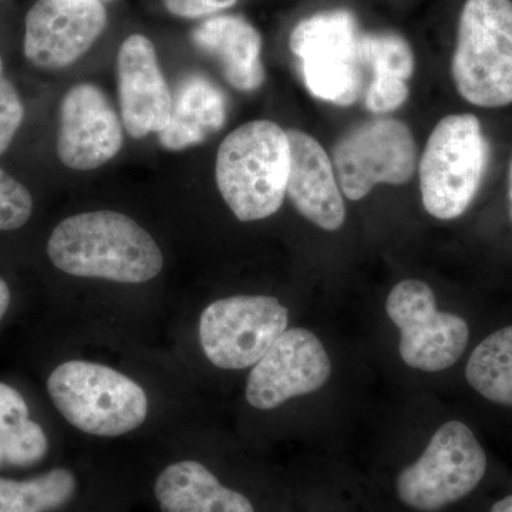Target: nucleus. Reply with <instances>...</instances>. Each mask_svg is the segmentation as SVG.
Segmentation results:
<instances>
[{"instance_id":"obj_1","label":"nucleus","mask_w":512,"mask_h":512,"mask_svg":"<svg viewBox=\"0 0 512 512\" xmlns=\"http://www.w3.org/2000/svg\"><path fill=\"white\" fill-rule=\"evenodd\" d=\"M47 255L66 274L120 284L151 281L164 266L163 252L146 229L113 211L66 218L50 235Z\"/></svg>"},{"instance_id":"obj_2","label":"nucleus","mask_w":512,"mask_h":512,"mask_svg":"<svg viewBox=\"0 0 512 512\" xmlns=\"http://www.w3.org/2000/svg\"><path fill=\"white\" fill-rule=\"evenodd\" d=\"M289 170L288 134L269 120L249 121L229 133L215 164L218 190L242 222L265 220L279 211Z\"/></svg>"},{"instance_id":"obj_3","label":"nucleus","mask_w":512,"mask_h":512,"mask_svg":"<svg viewBox=\"0 0 512 512\" xmlns=\"http://www.w3.org/2000/svg\"><path fill=\"white\" fill-rule=\"evenodd\" d=\"M451 74L457 92L473 106L512 103V0H466Z\"/></svg>"},{"instance_id":"obj_4","label":"nucleus","mask_w":512,"mask_h":512,"mask_svg":"<svg viewBox=\"0 0 512 512\" xmlns=\"http://www.w3.org/2000/svg\"><path fill=\"white\" fill-rule=\"evenodd\" d=\"M47 392L64 419L93 436H123L147 419L148 399L143 387L99 363H62L49 376Z\"/></svg>"},{"instance_id":"obj_5","label":"nucleus","mask_w":512,"mask_h":512,"mask_svg":"<svg viewBox=\"0 0 512 512\" xmlns=\"http://www.w3.org/2000/svg\"><path fill=\"white\" fill-rule=\"evenodd\" d=\"M488 163V144L473 114H450L430 134L419 164L421 201L431 217L460 218L473 204Z\"/></svg>"},{"instance_id":"obj_6","label":"nucleus","mask_w":512,"mask_h":512,"mask_svg":"<svg viewBox=\"0 0 512 512\" xmlns=\"http://www.w3.org/2000/svg\"><path fill=\"white\" fill-rule=\"evenodd\" d=\"M487 467V454L473 430L463 421H447L397 476L396 494L410 510L439 512L473 493Z\"/></svg>"},{"instance_id":"obj_7","label":"nucleus","mask_w":512,"mask_h":512,"mask_svg":"<svg viewBox=\"0 0 512 512\" xmlns=\"http://www.w3.org/2000/svg\"><path fill=\"white\" fill-rule=\"evenodd\" d=\"M359 28L349 10L316 13L293 29L289 47L316 99L349 107L362 93Z\"/></svg>"},{"instance_id":"obj_8","label":"nucleus","mask_w":512,"mask_h":512,"mask_svg":"<svg viewBox=\"0 0 512 512\" xmlns=\"http://www.w3.org/2000/svg\"><path fill=\"white\" fill-rule=\"evenodd\" d=\"M332 164L340 190L350 201H360L379 184L404 185L417 167V144L403 121H366L339 138Z\"/></svg>"},{"instance_id":"obj_9","label":"nucleus","mask_w":512,"mask_h":512,"mask_svg":"<svg viewBox=\"0 0 512 512\" xmlns=\"http://www.w3.org/2000/svg\"><path fill=\"white\" fill-rule=\"evenodd\" d=\"M288 322V309L272 296L220 299L202 312L201 348L220 369H247L262 359Z\"/></svg>"},{"instance_id":"obj_10","label":"nucleus","mask_w":512,"mask_h":512,"mask_svg":"<svg viewBox=\"0 0 512 512\" xmlns=\"http://www.w3.org/2000/svg\"><path fill=\"white\" fill-rule=\"evenodd\" d=\"M386 312L400 329L399 353L407 366L443 372L466 352L470 339L466 320L440 312L433 289L426 282H399L387 296Z\"/></svg>"},{"instance_id":"obj_11","label":"nucleus","mask_w":512,"mask_h":512,"mask_svg":"<svg viewBox=\"0 0 512 512\" xmlns=\"http://www.w3.org/2000/svg\"><path fill=\"white\" fill-rule=\"evenodd\" d=\"M330 373L318 336L308 329H286L249 373L245 396L255 409H276L292 397L316 392Z\"/></svg>"},{"instance_id":"obj_12","label":"nucleus","mask_w":512,"mask_h":512,"mask_svg":"<svg viewBox=\"0 0 512 512\" xmlns=\"http://www.w3.org/2000/svg\"><path fill=\"white\" fill-rule=\"evenodd\" d=\"M107 25L97 0H37L26 16L25 55L43 70H62L93 46Z\"/></svg>"},{"instance_id":"obj_13","label":"nucleus","mask_w":512,"mask_h":512,"mask_svg":"<svg viewBox=\"0 0 512 512\" xmlns=\"http://www.w3.org/2000/svg\"><path fill=\"white\" fill-rule=\"evenodd\" d=\"M123 126L106 94L93 84L72 87L60 107L57 154L73 170H96L117 156Z\"/></svg>"},{"instance_id":"obj_14","label":"nucleus","mask_w":512,"mask_h":512,"mask_svg":"<svg viewBox=\"0 0 512 512\" xmlns=\"http://www.w3.org/2000/svg\"><path fill=\"white\" fill-rule=\"evenodd\" d=\"M117 73L121 117L127 133L134 138L160 133L170 120L173 93L151 40L143 35L127 37L120 46Z\"/></svg>"},{"instance_id":"obj_15","label":"nucleus","mask_w":512,"mask_h":512,"mask_svg":"<svg viewBox=\"0 0 512 512\" xmlns=\"http://www.w3.org/2000/svg\"><path fill=\"white\" fill-rule=\"evenodd\" d=\"M291 146L286 195L295 210L316 227L333 232L343 227L346 207L332 161L316 138L305 131H286Z\"/></svg>"},{"instance_id":"obj_16","label":"nucleus","mask_w":512,"mask_h":512,"mask_svg":"<svg viewBox=\"0 0 512 512\" xmlns=\"http://www.w3.org/2000/svg\"><path fill=\"white\" fill-rule=\"evenodd\" d=\"M192 42L217 59L225 80L241 92H254L265 82L262 37L241 16H217L192 32Z\"/></svg>"},{"instance_id":"obj_17","label":"nucleus","mask_w":512,"mask_h":512,"mask_svg":"<svg viewBox=\"0 0 512 512\" xmlns=\"http://www.w3.org/2000/svg\"><path fill=\"white\" fill-rule=\"evenodd\" d=\"M227 121V97L211 79L191 73L178 82L167 126L158 133L161 146L170 151L204 143Z\"/></svg>"},{"instance_id":"obj_18","label":"nucleus","mask_w":512,"mask_h":512,"mask_svg":"<svg viewBox=\"0 0 512 512\" xmlns=\"http://www.w3.org/2000/svg\"><path fill=\"white\" fill-rule=\"evenodd\" d=\"M154 495L163 512H255L245 495L222 485L198 461H178L165 468Z\"/></svg>"},{"instance_id":"obj_19","label":"nucleus","mask_w":512,"mask_h":512,"mask_svg":"<svg viewBox=\"0 0 512 512\" xmlns=\"http://www.w3.org/2000/svg\"><path fill=\"white\" fill-rule=\"evenodd\" d=\"M49 450L45 430L30 420L22 394L0 383V456L3 463L29 467L43 460Z\"/></svg>"},{"instance_id":"obj_20","label":"nucleus","mask_w":512,"mask_h":512,"mask_svg":"<svg viewBox=\"0 0 512 512\" xmlns=\"http://www.w3.org/2000/svg\"><path fill=\"white\" fill-rule=\"evenodd\" d=\"M466 379L488 402L512 407V326L491 333L473 350Z\"/></svg>"},{"instance_id":"obj_21","label":"nucleus","mask_w":512,"mask_h":512,"mask_svg":"<svg viewBox=\"0 0 512 512\" xmlns=\"http://www.w3.org/2000/svg\"><path fill=\"white\" fill-rule=\"evenodd\" d=\"M76 478L66 468H55L28 481L0 478V512H45L69 503Z\"/></svg>"},{"instance_id":"obj_22","label":"nucleus","mask_w":512,"mask_h":512,"mask_svg":"<svg viewBox=\"0 0 512 512\" xmlns=\"http://www.w3.org/2000/svg\"><path fill=\"white\" fill-rule=\"evenodd\" d=\"M360 60L373 70L375 76L409 82L414 73L412 47L396 33H369L360 37Z\"/></svg>"},{"instance_id":"obj_23","label":"nucleus","mask_w":512,"mask_h":512,"mask_svg":"<svg viewBox=\"0 0 512 512\" xmlns=\"http://www.w3.org/2000/svg\"><path fill=\"white\" fill-rule=\"evenodd\" d=\"M32 195L25 185L0 168V231H15L30 220Z\"/></svg>"},{"instance_id":"obj_24","label":"nucleus","mask_w":512,"mask_h":512,"mask_svg":"<svg viewBox=\"0 0 512 512\" xmlns=\"http://www.w3.org/2000/svg\"><path fill=\"white\" fill-rule=\"evenodd\" d=\"M409 94V84L404 80L373 76L365 94V106L372 113H392L406 103Z\"/></svg>"},{"instance_id":"obj_25","label":"nucleus","mask_w":512,"mask_h":512,"mask_svg":"<svg viewBox=\"0 0 512 512\" xmlns=\"http://www.w3.org/2000/svg\"><path fill=\"white\" fill-rule=\"evenodd\" d=\"M25 109L15 86L0 76V154L8 150L20 126Z\"/></svg>"},{"instance_id":"obj_26","label":"nucleus","mask_w":512,"mask_h":512,"mask_svg":"<svg viewBox=\"0 0 512 512\" xmlns=\"http://www.w3.org/2000/svg\"><path fill=\"white\" fill-rule=\"evenodd\" d=\"M164 3L168 12L175 16L197 19L231 8L237 0H164Z\"/></svg>"},{"instance_id":"obj_27","label":"nucleus","mask_w":512,"mask_h":512,"mask_svg":"<svg viewBox=\"0 0 512 512\" xmlns=\"http://www.w3.org/2000/svg\"><path fill=\"white\" fill-rule=\"evenodd\" d=\"M10 305V291L9 286L0 278V320H2L5 313L8 312Z\"/></svg>"},{"instance_id":"obj_28","label":"nucleus","mask_w":512,"mask_h":512,"mask_svg":"<svg viewBox=\"0 0 512 512\" xmlns=\"http://www.w3.org/2000/svg\"><path fill=\"white\" fill-rule=\"evenodd\" d=\"M490 512H512V494L494 503L493 507L490 508Z\"/></svg>"},{"instance_id":"obj_29","label":"nucleus","mask_w":512,"mask_h":512,"mask_svg":"<svg viewBox=\"0 0 512 512\" xmlns=\"http://www.w3.org/2000/svg\"><path fill=\"white\" fill-rule=\"evenodd\" d=\"M508 197H510V210L512 220V161L510 165V175H508Z\"/></svg>"},{"instance_id":"obj_30","label":"nucleus","mask_w":512,"mask_h":512,"mask_svg":"<svg viewBox=\"0 0 512 512\" xmlns=\"http://www.w3.org/2000/svg\"><path fill=\"white\" fill-rule=\"evenodd\" d=\"M0 74H2V60H0Z\"/></svg>"},{"instance_id":"obj_31","label":"nucleus","mask_w":512,"mask_h":512,"mask_svg":"<svg viewBox=\"0 0 512 512\" xmlns=\"http://www.w3.org/2000/svg\"><path fill=\"white\" fill-rule=\"evenodd\" d=\"M2 463H3V461H2V456H0V464H2Z\"/></svg>"},{"instance_id":"obj_32","label":"nucleus","mask_w":512,"mask_h":512,"mask_svg":"<svg viewBox=\"0 0 512 512\" xmlns=\"http://www.w3.org/2000/svg\"><path fill=\"white\" fill-rule=\"evenodd\" d=\"M97 2H100V3H101V2H103V0H97Z\"/></svg>"},{"instance_id":"obj_33","label":"nucleus","mask_w":512,"mask_h":512,"mask_svg":"<svg viewBox=\"0 0 512 512\" xmlns=\"http://www.w3.org/2000/svg\"><path fill=\"white\" fill-rule=\"evenodd\" d=\"M237 2H238V0H237Z\"/></svg>"}]
</instances>
